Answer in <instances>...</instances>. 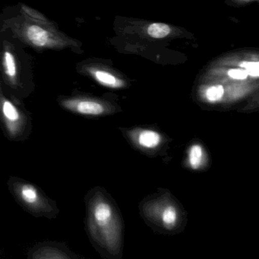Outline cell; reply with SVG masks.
<instances>
[{"label":"cell","instance_id":"3957f363","mask_svg":"<svg viewBox=\"0 0 259 259\" xmlns=\"http://www.w3.org/2000/svg\"><path fill=\"white\" fill-rule=\"evenodd\" d=\"M7 185L18 204L32 216L54 219L60 213L56 201L47 196L45 192L33 183L11 177Z\"/></svg>","mask_w":259,"mask_h":259},{"label":"cell","instance_id":"2e32d148","mask_svg":"<svg viewBox=\"0 0 259 259\" xmlns=\"http://www.w3.org/2000/svg\"><path fill=\"white\" fill-rule=\"evenodd\" d=\"M232 2L239 5H243V4H248V3L254 2L256 0H231Z\"/></svg>","mask_w":259,"mask_h":259},{"label":"cell","instance_id":"ba28073f","mask_svg":"<svg viewBox=\"0 0 259 259\" xmlns=\"http://www.w3.org/2000/svg\"><path fill=\"white\" fill-rule=\"evenodd\" d=\"M81 72L90 75L99 84L112 89H119L125 85V82L118 78L104 68L95 64H88L81 66Z\"/></svg>","mask_w":259,"mask_h":259},{"label":"cell","instance_id":"5bb4252c","mask_svg":"<svg viewBox=\"0 0 259 259\" xmlns=\"http://www.w3.org/2000/svg\"><path fill=\"white\" fill-rule=\"evenodd\" d=\"M245 69L248 75L257 78L259 75L258 62H244L240 65Z\"/></svg>","mask_w":259,"mask_h":259},{"label":"cell","instance_id":"9a60e30c","mask_svg":"<svg viewBox=\"0 0 259 259\" xmlns=\"http://www.w3.org/2000/svg\"><path fill=\"white\" fill-rule=\"evenodd\" d=\"M227 75L236 80H245L248 78V75L245 69H232L227 72Z\"/></svg>","mask_w":259,"mask_h":259},{"label":"cell","instance_id":"277c9868","mask_svg":"<svg viewBox=\"0 0 259 259\" xmlns=\"http://www.w3.org/2000/svg\"><path fill=\"white\" fill-rule=\"evenodd\" d=\"M0 125L9 140H26L32 131V118L28 111L4 94L0 87Z\"/></svg>","mask_w":259,"mask_h":259},{"label":"cell","instance_id":"5b68a950","mask_svg":"<svg viewBox=\"0 0 259 259\" xmlns=\"http://www.w3.org/2000/svg\"><path fill=\"white\" fill-rule=\"evenodd\" d=\"M58 103L60 107L66 111L81 116H101L107 111L105 103L82 95L60 97Z\"/></svg>","mask_w":259,"mask_h":259},{"label":"cell","instance_id":"7c38bea8","mask_svg":"<svg viewBox=\"0 0 259 259\" xmlns=\"http://www.w3.org/2000/svg\"><path fill=\"white\" fill-rule=\"evenodd\" d=\"M147 33L153 38H164L170 34L171 28L166 24L153 23L147 28Z\"/></svg>","mask_w":259,"mask_h":259},{"label":"cell","instance_id":"4fadbf2b","mask_svg":"<svg viewBox=\"0 0 259 259\" xmlns=\"http://www.w3.org/2000/svg\"><path fill=\"white\" fill-rule=\"evenodd\" d=\"M224 95V89L222 85H213L209 87L205 92V98L210 102L214 103L221 101Z\"/></svg>","mask_w":259,"mask_h":259},{"label":"cell","instance_id":"52a82bcc","mask_svg":"<svg viewBox=\"0 0 259 259\" xmlns=\"http://www.w3.org/2000/svg\"><path fill=\"white\" fill-rule=\"evenodd\" d=\"M1 66L6 84H8L12 89H19L20 84L19 66L13 47L9 43L5 44L3 48Z\"/></svg>","mask_w":259,"mask_h":259},{"label":"cell","instance_id":"30bf717a","mask_svg":"<svg viewBox=\"0 0 259 259\" xmlns=\"http://www.w3.org/2000/svg\"><path fill=\"white\" fill-rule=\"evenodd\" d=\"M160 220L166 228H174L178 223L179 213L177 209L172 204H166L160 212Z\"/></svg>","mask_w":259,"mask_h":259},{"label":"cell","instance_id":"8fae6325","mask_svg":"<svg viewBox=\"0 0 259 259\" xmlns=\"http://www.w3.org/2000/svg\"><path fill=\"white\" fill-rule=\"evenodd\" d=\"M204 151L202 147L198 144L192 145L189 152V163L191 167L198 169L204 163Z\"/></svg>","mask_w":259,"mask_h":259},{"label":"cell","instance_id":"6da1fadb","mask_svg":"<svg viewBox=\"0 0 259 259\" xmlns=\"http://www.w3.org/2000/svg\"><path fill=\"white\" fill-rule=\"evenodd\" d=\"M10 28L18 38L37 51H60L79 45L60 31L45 15L24 4L21 5L19 14L12 21Z\"/></svg>","mask_w":259,"mask_h":259},{"label":"cell","instance_id":"8992f818","mask_svg":"<svg viewBox=\"0 0 259 259\" xmlns=\"http://www.w3.org/2000/svg\"><path fill=\"white\" fill-rule=\"evenodd\" d=\"M28 258L73 259L77 256L62 242H42L36 244L28 252Z\"/></svg>","mask_w":259,"mask_h":259},{"label":"cell","instance_id":"7a4b0ae2","mask_svg":"<svg viewBox=\"0 0 259 259\" xmlns=\"http://www.w3.org/2000/svg\"><path fill=\"white\" fill-rule=\"evenodd\" d=\"M88 230L94 242L113 253L119 248L120 229L112 204L100 193L95 192L88 197Z\"/></svg>","mask_w":259,"mask_h":259},{"label":"cell","instance_id":"9c48e42d","mask_svg":"<svg viewBox=\"0 0 259 259\" xmlns=\"http://www.w3.org/2000/svg\"><path fill=\"white\" fill-rule=\"evenodd\" d=\"M138 143L145 148H154L160 145L161 136L152 130H143L137 138Z\"/></svg>","mask_w":259,"mask_h":259}]
</instances>
